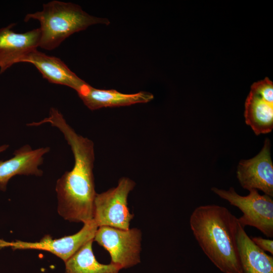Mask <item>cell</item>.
<instances>
[{
	"label": "cell",
	"instance_id": "6da1fadb",
	"mask_svg": "<svg viewBox=\"0 0 273 273\" xmlns=\"http://www.w3.org/2000/svg\"><path fill=\"white\" fill-rule=\"evenodd\" d=\"M41 123H49L60 130L74 158L73 168L65 172L56 183L59 214L70 222L84 224L92 220L97 194L93 174V141L77 134L55 108L50 109L49 116L42 119Z\"/></svg>",
	"mask_w": 273,
	"mask_h": 273
},
{
	"label": "cell",
	"instance_id": "7a4b0ae2",
	"mask_svg": "<svg viewBox=\"0 0 273 273\" xmlns=\"http://www.w3.org/2000/svg\"><path fill=\"white\" fill-rule=\"evenodd\" d=\"M238 218L225 207H196L190 218L193 235L210 260L224 273H242L237 246Z\"/></svg>",
	"mask_w": 273,
	"mask_h": 273
},
{
	"label": "cell",
	"instance_id": "3957f363",
	"mask_svg": "<svg viewBox=\"0 0 273 273\" xmlns=\"http://www.w3.org/2000/svg\"><path fill=\"white\" fill-rule=\"evenodd\" d=\"M38 20L41 36L39 47L52 51L75 32L89 26L101 24L109 25L106 18L92 16L78 5L70 2L52 1L43 5L42 10L26 15L24 21Z\"/></svg>",
	"mask_w": 273,
	"mask_h": 273
},
{
	"label": "cell",
	"instance_id": "277c9868",
	"mask_svg": "<svg viewBox=\"0 0 273 273\" xmlns=\"http://www.w3.org/2000/svg\"><path fill=\"white\" fill-rule=\"evenodd\" d=\"M211 191L221 198L239 208L243 215L238 218V223L243 228L248 225L259 230L268 238L273 237V200L272 197L260 195L256 189L249 190L247 196L238 194L233 187L228 190L216 187Z\"/></svg>",
	"mask_w": 273,
	"mask_h": 273
},
{
	"label": "cell",
	"instance_id": "5b68a950",
	"mask_svg": "<svg viewBox=\"0 0 273 273\" xmlns=\"http://www.w3.org/2000/svg\"><path fill=\"white\" fill-rule=\"evenodd\" d=\"M135 185L128 177H122L116 187L96 195L93 219L98 227L129 229L134 215L129 212L127 198Z\"/></svg>",
	"mask_w": 273,
	"mask_h": 273
},
{
	"label": "cell",
	"instance_id": "8992f818",
	"mask_svg": "<svg viewBox=\"0 0 273 273\" xmlns=\"http://www.w3.org/2000/svg\"><path fill=\"white\" fill-rule=\"evenodd\" d=\"M141 231L136 228L122 230L110 226L98 227L94 241L110 254L111 262L121 269L141 262Z\"/></svg>",
	"mask_w": 273,
	"mask_h": 273
},
{
	"label": "cell",
	"instance_id": "52a82bcc",
	"mask_svg": "<svg viewBox=\"0 0 273 273\" xmlns=\"http://www.w3.org/2000/svg\"><path fill=\"white\" fill-rule=\"evenodd\" d=\"M98 228L93 219L84 223L82 229L77 233L59 239H53L50 235H46L39 241L35 242L20 240L9 242L0 239V249L10 247L13 250L46 251L56 255L65 262L84 244L94 240Z\"/></svg>",
	"mask_w": 273,
	"mask_h": 273
},
{
	"label": "cell",
	"instance_id": "ba28073f",
	"mask_svg": "<svg viewBox=\"0 0 273 273\" xmlns=\"http://www.w3.org/2000/svg\"><path fill=\"white\" fill-rule=\"evenodd\" d=\"M247 125L257 135L273 129V83L268 78L253 83L245 103Z\"/></svg>",
	"mask_w": 273,
	"mask_h": 273
},
{
	"label": "cell",
	"instance_id": "9c48e42d",
	"mask_svg": "<svg viewBox=\"0 0 273 273\" xmlns=\"http://www.w3.org/2000/svg\"><path fill=\"white\" fill-rule=\"evenodd\" d=\"M271 143L266 138L261 151L254 157L241 160L237 169V177L241 187L247 190L256 189L273 197V163Z\"/></svg>",
	"mask_w": 273,
	"mask_h": 273
},
{
	"label": "cell",
	"instance_id": "30bf717a",
	"mask_svg": "<svg viewBox=\"0 0 273 273\" xmlns=\"http://www.w3.org/2000/svg\"><path fill=\"white\" fill-rule=\"evenodd\" d=\"M15 24L0 28V74L13 65L21 63L23 58L39 46V28L25 33L12 29Z\"/></svg>",
	"mask_w": 273,
	"mask_h": 273
},
{
	"label": "cell",
	"instance_id": "8fae6325",
	"mask_svg": "<svg viewBox=\"0 0 273 273\" xmlns=\"http://www.w3.org/2000/svg\"><path fill=\"white\" fill-rule=\"evenodd\" d=\"M50 150L49 147L32 149L25 145L16 150L11 158L0 160V190L5 191L9 180L16 175L41 176L43 171L39 166L43 163L44 155Z\"/></svg>",
	"mask_w": 273,
	"mask_h": 273
},
{
	"label": "cell",
	"instance_id": "7c38bea8",
	"mask_svg": "<svg viewBox=\"0 0 273 273\" xmlns=\"http://www.w3.org/2000/svg\"><path fill=\"white\" fill-rule=\"evenodd\" d=\"M21 63L33 65L49 82L69 87L77 93L87 83L72 72L60 58L50 56L35 49Z\"/></svg>",
	"mask_w": 273,
	"mask_h": 273
},
{
	"label": "cell",
	"instance_id": "4fadbf2b",
	"mask_svg": "<svg viewBox=\"0 0 273 273\" xmlns=\"http://www.w3.org/2000/svg\"><path fill=\"white\" fill-rule=\"evenodd\" d=\"M77 94L84 104L91 110L147 103L154 99V95L148 92L123 94L115 89L96 88L88 83Z\"/></svg>",
	"mask_w": 273,
	"mask_h": 273
},
{
	"label": "cell",
	"instance_id": "5bb4252c",
	"mask_svg": "<svg viewBox=\"0 0 273 273\" xmlns=\"http://www.w3.org/2000/svg\"><path fill=\"white\" fill-rule=\"evenodd\" d=\"M237 241L242 273H273L272 255L258 247L239 223Z\"/></svg>",
	"mask_w": 273,
	"mask_h": 273
},
{
	"label": "cell",
	"instance_id": "9a60e30c",
	"mask_svg": "<svg viewBox=\"0 0 273 273\" xmlns=\"http://www.w3.org/2000/svg\"><path fill=\"white\" fill-rule=\"evenodd\" d=\"M92 240L81 247L65 263V273H118L121 269L110 262L102 264L96 259L93 251Z\"/></svg>",
	"mask_w": 273,
	"mask_h": 273
},
{
	"label": "cell",
	"instance_id": "2e32d148",
	"mask_svg": "<svg viewBox=\"0 0 273 273\" xmlns=\"http://www.w3.org/2000/svg\"><path fill=\"white\" fill-rule=\"evenodd\" d=\"M253 243L260 249L273 254V241L269 239H264L261 237L251 238Z\"/></svg>",
	"mask_w": 273,
	"mask_h": 273
},
{
	"label": "cell",
	"instance_id": "e0dca14e",
	"mask_svg": "<svg viewBox=\"0 0 273 273\" xmlns=\"http://www.w3.org/2000/svg\"><path fill=\"white\" fill-rule=\"evenodd\" d=\"M9 147V145L5 144L0 146V153L6 150Z\"/></svg>",
	"mask_w": 273,
	"mask_h": 273
}]
</instances>
